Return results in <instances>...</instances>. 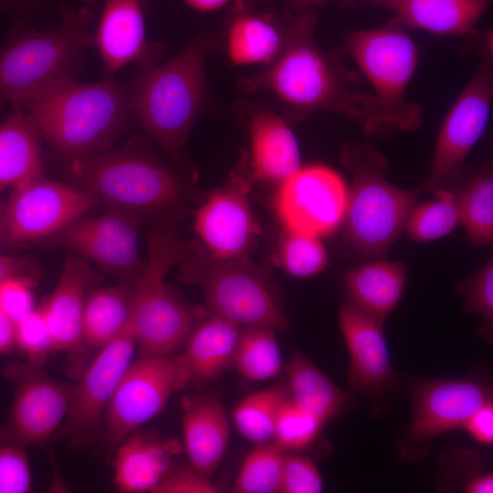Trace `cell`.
Instances as JSON below:
<instances>
[{
    "instance_id": "42",
    "label": "cell",
    "mask_w": 493,
    "mask_h": 493,
    "mask_svg": "<svg viewBox=\"0 0 493 493\" xmlns=\"http://www.w3.org/2000/svg\"><path fill=\"white\" fill-rule=\"evenodd\" d=\"M322 476L312 459L300 455L285 456L279 493H320Z\"/></svg>"
},
{
    "instance_id": "7",
    "label": "cell",
    "mask_w": 493,
    "mask_h": 493,
    "mask_svg": "<svg viewBox=\"0 0 493 493\" xmlns=\"http://www.w3.org/2000/svg\"><path fill=\"white\" fill-rule=\"evenodd\" d=\"M148 257L135 282L129 327L140 356H169L194 328L191 312L167 289L169 270L187 255L189 245L163 227L147 238Z\"/></svg>"
},
{
    "instance_id": "12",
    "label": "cell",
    "mask_w": 493,
    "mask_h": 493,
    "mask_svg": "<svg viewBox=\"0 0 493 493\" xmlns=\"http://www.w3.org/2000/svg\"><path fill=\"white\" fill-rule=\"evenodd\" d=\"M38 243L66 248L121 281H136L145 263L139 252L134 215L112 207L97 216H81Z\"/></svg>"
},
{
    "instance_id": "19",
    "label": "cell",
    "mask_w": 493,
    "mask_h": 493,
    "mask_svg": "<svg viewBox=\"0 0 493 493\" xmlns=\"http://www.w3.org/2000/svg\"><path fill=\"white\" fill-rule=\"evenodd\" d=\"M338 323L345 341L352 390L374 401L395 389L398 379L383 333V323L350 302L339 309Z\"/></svg>"
},
{
    "instance_id": "43",
    "label": "cell",
    "mask_w": 493,
    "mask_h": 493,
    "mask_svg": "<svg viewBox=\"0 0 493 493\" xmlns=\"http://www.w3.org/2000/svg\"><path fill=\"white\" fill-rule=\"evenodd\" d=\"M34 285L32 276L11 277L0 283V309L15 323L36 309Z\"/></svg>"
},
{
    "instance_id": "21",
    "label": "cell",
    "mask_w": 493,
    "mask_h": 493,
    "mask_svg": "<svg viewBox=\"0 0 493 493\" xmlns=\"http://www.w3.org/2000/svg\"><path fill=\"white\" fill-rule=\"evenodd\" d=\"M184 447L191 467L211 478L228 446L230 422L216 394L194 393L182 399Z\"/></svg>"
},
{
    "instance_id": "24",
    "label": "cell",
    "mask_w": 493,
    "mask_h": 493,
    "mask_svg": "<svg viewBox=\"0 0 493 493\" xmlns=\"http://www.w3.org/2000/svg\"><path fill=\"white\" fill-rule=\"evenodd\" d=\"M94 36L108 75L131 62L148 64L144 16L138 0H104Z\"/></svg>"
},
{
    "instance_id": "22",
    "label": "cell",
    "mask_w": 493,
    "mask_h": 493,
    "mask_svg": "<svg viewBox=\"0 0 493 493\" xmlns=\"http://www.w3.org/2000/svg\"><path fill=\"white\" fill-rule=\"evenodd\" d=\"M92 278L87 260L77 255L66 257L53 293L41 306L54 351L77 354L83 348V310Z\"/></svg>"
},
{
    "instance_id": "37",
    "label": "cell",
    "mask_w": 493,
    "mask_h": 493,
    "mask_svg": "<svg viewBox=\"0 0 493 493\" xmlns=\"http://www.w3.org/2000/svg\"><path fill=\"white\" fill-rule=\"evenodd\" d=\"M320 239L316 236L283 229L278 241V256L288 275L309 278L326 267L328 255Z\"/></svg>"
},
{
    "instance_id": "34",
    "label": "cell",
    "mask_w": 493,
    "mask_h": 493,
    "mask_svg": "<svg viewBox=\"0 0 493 493\" xmlns=\"http://www.w3.org/2000/svg\"><path fill=\"white\" fill-rule=\"evenodd\" d=\"M288 398V388L278 385L246 396L232 414L236 430L256 445L271 442L278 413Z\"/></svg>"
},
{
    "instance_id": "46",
    "label": "cell",
    "mask_w": 493,
    "mask_h": 493,
    "mask_svg": "<svg viewBox=\"0 0 493 493\" xmlns=\"http://www.w3.org/2000/svg\"><path fill=\"white\" fill-rule=\"evenodd\" d=\"M16 276H34V267L30 260L24 257L0 254V283Z\"/></svg>"
},
{
    "instance_id": "29",
    "label": "cell",
    "mask_w": 493,
    "mask_h": 493,
    "mask_svg": "<svg viewBox=\"0 0 493 493\" xmlns=\"http://www.w3.org/2000/svg\"><path fill=\"white\" fill-rule=\"evenodd\" d=\"M135 282L121 281L87 294L82 318L83 345L101 348L129 326Z\"/></svg>"
},
{
    "instance_id": "33",
    "label": "cell",
    "mask_w": 493,
    "mask_h": 493,
    "mask_svg": "<svg viewBox=\"0 0 493 493\" xmlns=\"http://www.w3.org/2000/svg\"><path fill=\"white\" fill-rule=\"evenodd\" d=\"M274 331L263 326L241 328L234 366L246 380L266 382L280 373L282 356Z\"/></svg>"
},
{
    "instance_id": "27",
    "label": "cell",
    "mask_w": 493,
    "mask_h": 493,
    "mask_svg": "<svg viewBox=\"0 0 493 493\" xmlns=\"http://www.w3.org/2000/svg\"><path fill=\"white\" fill-rule=\"evenodd\" d=\"M406 282L402 262L377 258L349 270L343 289L348 302L384 323L400 302Z\"/></svg>"
},
{
    "instance_id": "31",
    "label": "cell",
    "mask_w": 493,
    "mask_h": 493,
    "mask_svg": "<svg viewBox=\"0 0 493 493\" xmlns=\"http://www.w3.org/2000/svg\"><path fill=\"white\" fill-rule=\"evenodd\" d=\"M283 41L284 29L267 18L243 13L229 25L226 52L235 65L270 64L278 56Z\"/></svg>"
},
{
    "instance_id": "16",
    "label": "cell",
    "mask_w": 493,
    "mask_h": 493,
    "mask_svg": "<svg viewBox=\"0 0 493 493\" xmlns=\"http://www.w3.org/2000/svg\"><path fill=\"white\" fill-rule=\"evenodd\" d=\"M251 179V174L238 169L195 214L196 233L204 248L215 257H247L260 232L250 206Z\"/></svg>"
},
{
    "instance_id": "28",
    "label": "cell",
    "mask_w": 493,
    "mask_h": 493,
    "mask_svg": "<svg viewBox=\"0 0 493 493\" xmlns=\"http://www.w3.org/2000/svg\"><path fill=\"white\" fill-rule=\"evenodd\" d=\"M40 139L21 110L0 123V192L43 175Z\"/></svg>"
},
{
    "instance_id": "32",
    "label": "cell",
    "mask_w": 493,
    "mask_h": 493,
    "mask_svg": "<svg viewBox=\"0 0 493 493\" xmlns=\"http://www.w3.org/2000/svg\"><path fill=\"white\" fill-rule=\"evenodd\" d=\"M461 226L476 246L493 242V170L489 162L457 189Z\"/></svg>"
},
{
    "instance_id": "35",
    "label": "cell",
    "mask_w": 493,
    "mask_h": 493,
    "mask_svg": "<svg viewBox=\"0 0 493 493\" xmlns=\"http://www.w3.org/2000/svg\"><path fill=\"white\" fill-rule=\"evenodd\" d=\"M433 199L415 205L404 225L407 236L419 243L440 239L461 225L457 189H440Z\"/></svg>"
},
{
    "instance_id": "26",
    "label": "cell",
    "mask_w": 493,
    "mask_h": 493,
    "mask_svg": "<svg viewBox=\"0 0 493 493\" xmlns=\"http://www.w3.org/2000/svg\"><path fill=\"white\" fill-rule=\"evenodd\" d=\"M493 0H382L406 27L444 37L469 36Z\"/></svg>"
},
{
    "instance_id": "20",
    "label": "cell",
    "mask_w": 493,
    "mask_h": 493,
    "mask_svg": "<svg viewBox=\"0 0 493 493\" xmlns=\"http://www.w3.org/2000/svg\"><path fill=\"white\" fill-rule=\"evenodd\" d=\"M241 328L210 314L206 320L193 329L184 341V351L172 358L177 391L209 383L234 365Z\"/></svg>"
},
{
    "instance_id": "40",
    "label": "cell",
    "mask_w": 493,
    "mask_h": 493,
    "mask_svg": "<svg viewBox=\"0 0 493 493\" xmlns=\"http://www.w3.org/2000/svg\"><path fill=\"white\" fill-rule=\"evenodd\" d=\"M25 446L0 427V493H26L32 477Z\"/></svg>"
},
{
    "instance_id": "14",
    "label": "cell",
    "mask_w": 493,
    "mask_h": 493,
    "mask_svg": "<svg viewBox=\"0 0 493 493\" xmlns=\"http://www.w3.org/2000/svg\"><path fill=\"white\" fill-rule=\"evenodd\" d=\"M99 202L80 186L44 175L16 186L5 203V242L17 245L47 237L81 217Z\"/></svg>"
},
{
    "instance_id": "18",
    "label": "cell",
    "mask_w": 493,
    "mask_h": 493,
    "mask_svg": "<svg viewBox=\"0 0 493 493\" xmlns=\"http://www.w3.org/2000/svg\"><path fill=\"white\" fill-rule=\"evenodd\" d=\"M135 349L129 326L100 348L73 388L65 425L68 435L84 441L96 431L119 382L133 361Z\"/></svg>"
},
{
    "instance_id": "3",
    "label": "cell",
    "mask_w": 493,
    "mask_h": 493,
    "mask_svg": "<svg viewBox=\"0 0 493 493\" xmlns=\"http://www.w3.org/2000/svg\"><path fill=\"white\" fill-rule=\"evenodd\" d=\"M341 162L351 175L342 223L346 241L363 258H382L404 231L421 193L392 184L385 157L368 143H346Z\"/></svg>"
},
{
    "instance_id": "2",
    "label": "cell",
    "mask_w": 493,
    "mask_h": 493,
    "mask_svg": "<svg viewBox=\"0 0 493 493\" xmlns=\"http://www.w3.org/2000/svg\"><path fill=\"white\" fill-rule=\"evenodd\" d=\"M129 104L117 83H86L66 75L15 110H23L40 138L69 158L110 149Z\"/></svg>"
},
{
    "instance_id": "49",
    "label": "cell",
    "mask_w": 493,
    "mask_h": 493,
    "mask_svg": "<svg viewBox=\"0 0 493 493\" xmlns=\"http://www.w3.org/2000/svg\"><path fill=\"white\" fill-rule=\"evenodd\" d=\"M185 5L198 12H213L222 8L229 0H184Z\"/></svg>"
},
{
    "instance_id": "52",
    "label": "cell",
    "mask_w": 493,
    "mask_h": 493,
    "mask_svg": "<svg viewBox=\"0 0 493 493\" xmlns=\"http://www.w3.org/2000/svg\"><path fill=\"white\" fill-rule=\"evenodd\" d=\"M380 1L382 0H342V4L351 7V6H357L362 4L376 5Z\"/></svg>"
},
{
    "instance_id": "9",
    "label": "cell",
    "mask_w": 493,
    "mask_h": 493,
    "mask_svg": "<svg viewBox=\"0 0 493 493\" xmlns=\"http://www.w3.org/2000/svg\"><path fill=\"white\" fill-rule=\"evenodd\" d=\"M470 36L477 51V65L441 125L427 175L417 187L421 194L460 187L464 163L489 122L493 100L492 32L475 30Z\"/></svg>"
},
{
    "instance_id": "39",
    "label": "cell",
    "mask_w": 493,
    "mask_h": 493,
    "mask_svg": "<svg viewBox=\"0 0 493 493\" xmlns=\"http://www.w3.org/2000/svg\"><path fill=\"white\" fill-rule=\"evenodd\" d=\"M464 297V309L481 318L480 335L492 342L493 336V259L492 257L474 274L457 285Z\"/></svg>"
},
{
    "instance_id": "10",
    "label": "cell",
    "mask_w": 493,
    "mask_h": 493,
    "mask_svg": "<svg viewBox=\"0 0 493 493\" xmlns=\"http://www.w3.org/2000/svg\"><path fill=\"white\" fill-rule=\"evenodd\" d=\"M202 49L191 46L150 69L130 100L148 133L168 152L184 144L201 106L205 89Z\"/></svg>"
},
{
    "instance_id": "4",
    "label": "cell",
    "mask_w": 493,
    "mask_h": 493,
    "mask_svg": "<svg viewBox=\"0 0 493 493\" xmlns=\"http://www.w3.org/2000/svg\"><path fill=\"white\" fill-rule=\"evenodd\" d=\"M345 51L368 80L377 104L376 131H412L424 121L422 107L407 100L419 49L395 16L385 25L343 35Z\"/></svg>"
},
{
    "instance_id": "51",
    "label": "cell",
    "mask_w": 493,
    "mask_h": 493,
    "mask_svg": "<svg viewBox=\"0 0 493 493\" xmlns=\"http://www.w3.org/2000/svg\"><path fill=\"white\" fill-rule=\"evenodd\" d=\"M327 0H294L296 5L299 6L301 9L309 10L310 6H317L320 5H322Z\"/></svg>"
},
{
    "instance_id": "48",
    "label": "cell",
    "mask_w": 493,
    "mask_h": 493,
    "mask_svg": "<svg viewBox=\"0 0 493 493\" xmlns=\"http://www.w3.org/2000/svg\"><path fill=\"white\" fill-rule=\"evenodd\" d=\"M466 493H492L493 475L487 473L470 478L464 487Z\"/></svg>"
},
{
    "instance_id": "5",
    "label": "cell",
    "mask_w": 493,
    "mask_h": 493,
    "mask_svg": "<svg viewBox=\"0 0 493 493\" xmlns=\"http://www.w3.org/2000/svg\"><path fill=\"white\" fill-rule=\"evenodd\" d=\"M61 24L44 31L22 30L0 50V108H17L58 79L68 75L84 50L95 47L87 8L60 11Z\"/></svg>"
},
{
    "instance_id": "47",
    "label": "cell",
    "mask_w": 493,
    "mask_h": 493,
    "mask_svg": "<svg viewBox=\"0 0 493 493\" xmlns=\"http://www.w3.org/2000/svg\"><path fill=\"white\" fill-rule=\"evenodd\" d=\"M16 345V323L0 309V355Z\"/></svg>"
},
{
    "instance_id": "8",
    "label": "cell",
    "mask_w": 493,
    "mask_h": 493,
    "mask_svg": "<svg viewBox=\"0 0 493 493\" xmlns=\"http://www.w3.org/2000/svg\"><path fill=\"white\" fill-rule=\"evenodd\" d=\"M79 186L110 207L131 214L165 209L181 195V184L165 165L127 150H105L68 158Z\"/></svg>"
},
{
    "instance_id": "30",
    "label": "cell",
    "mask_w": 493,
    "mask_h": 493,
    "mask_svg": "<svg viewBox=\"0 0 493 493\" xmlns=\"http://www.w3.org/2000/svg\"><path fill=\"white\" fill-rule=\"evenodd\" d=\"M290 400L324 424L351 401L350 393L335 385L300 351H295L287 366Z\"/></svg>"
},
{
    "instance_id": "44",
    "label": "cell",
    "mask_w": 493,
    "mask_h": 493,
    "mask_svg": "<svg viewBox=\"0 0 493 493\" xmlns=\"http://www.w3.org/2000/svg\"><path fill=\"white\" fill-rule=\"evenodd\" d=\"M221 488L194 468L171 471L152 493H219Z\"/></svg>"
},
{
    "instance_id": "23",
    "label": "cell",
    "mask_w": 493,
    "mask_h": 493,
    "mask_svg": "<svg viewBox=\"0 0 493 493\" xmlns=\"http://www.w3.org/2000/svg\"><path fill=\"white\" fill-rule=\"evenodd\" d=\"M114 484L121 492L152 493L172 471L173 460L182 446L172 438L154 433L134 432L115 448Z\"/></svg>"
},
{
    "instance_id": "41",
    "label": "cell",
    "mask_w": 493,
    "mask_h": 493,
    "mask_svg": "<svg viewBox=\"0 0 493 493\" xmlns=\"http://www.w3.org/2000/svg\"><path fill=\"white\" fill-rule=\"evenodd\" d=\"M16 345L23 351L27 363L41 367L49 352L54 351L51 334L42 308L32 312L16 323Z\"/></svg>"
},
{
    "instance_id": "17",
    "label": "cell",
    "mask_w": 493,
    "mask_h": 493,
    "mask_svg": "<svg viewBox=\"0 0 493 493\" xmlns=\"http://www.w3.org/2000/svg\"><path fill=\"white\" fill-rule=\"evenodd\" d=\"M7 372L16 393L6 430L25 446L45 443L67 418L74 386L28 363L11 364Z\"/></svg>"
},
{
    "instance_id": "45",
    "label": "cell",
    "mask_w": 493,
    "mask_h": 493,
    "mask_svg": "<svg viewBox=\"0 0 493 493\" xmlns=\"http://www.w3.org/2000/svg\"><path fill=\"white\" fill-rule=\"evenodd\" d=\"M462 429L483 446L493 444V402L489 400L478 407L465 422Z\"/></svg>"
},
{
    "instance_id": "6",
    "label": "cell",
    "mask_w": 493,
    "mask_h": 493,
    "mask_svg": "<svg viewBox=\"0 0 493 493\" xmlns=\"http://www.w3.org/2000/svg\"><path fill=\"white\" fill-rule=\"evenodd\" d=\"M179 265L184 280L201 286L210 314L240 327L287 329L288 320L275 285L247 257L221 259L189 245Z\"/></svg>"
},
{
    "instance_id": "15",
    "label": "cell",
    "mask_w": 493,
    "mask_h": 493,
    "mask_svg": "<svg viewBox=\"0 0 493 493\" xmlns=\"http://www.w3.org/2000/svg\"><path fill=\"white\" fill-rule=\"evenodd\" d=\"M177 391L176 372L169 356H141L132 361L119 382L104 412L109 447L159 414Z\"/></svg>"
},
{
    "instance_id": "1",
    "label": "cell",
    "mask_w": 493,
    "mask_h": 493,
    "mask_svg": "<svg viewBox=\"0 0 493 493\" xmlns=\"http://www.w3.org/2000/svg\"><path fill=\"white\" fill-rule=\"evenodd\" d=\"M317 19L312 9L288 16L278 56L264 71L242 79L240 89L273 92L296 117L330 111L375 133L378 110L372 91L346 65L345 50L320 47L315 37Z\"/></svg>"
},
{
    "instance_id": "25",
    "label": "cell",
    "mask_w": 493,
    "mask_h": 493,
    "mask_svg": "<svg viewBox=\"0 0 493 493\" xmlns=\"http://www.w3.org/2000/svg\"><path fill=\"white\" fill-rule=\"evenodd\" d=\"M251 175L280 183L300 166L298 140L288 123L267 109H257L250 117Z\"/></svg>"
},
{
    "instance_id": "11",
    "label": "cell",
    "mask_w": 493,
    "mask_h": 493,
    "mask_svg": "<svg viewBox=\"0 0 493 493\" xmlns=\"http://www.w3.org/2000/svg\"><path fill=\"white\" fill-rule=\"evenodd\" d=\"M492 400V388L475 379L422 380L410 390L411 414L396 438L403 460L416 462L425 456L434 437L463 427L467 418Z\"/></svg>"
},
{
    "instance_id": "38",
    "label": "cell",
    "mask_w": 493,
    "mask_h": 493,
    "mask_svg": "<svg viewBox=\"0 0 493 493\" xmlns=\"http://www.w3.org/2000/svg\"><path fill=\"white\" fill-rule=\"evenodd\" d=\"M324 425L288 398L278 413L271 443L284 453L301 451L316 440Z\"/></svg>"
},
{
    "instance_id": "50",
    "label": "cell",
    "mask_w": 493,
    "mask_h": 493,
    "mask_svg": "<svg viewBox=\"0 0 493 493\" xmlns=\"http://www.w3.org/2000/svg\"><path fill=\"white\" fill-rule=\"evenodd\" d=\"M6 205L0 200V243L5 242Z\"/></svg>"
},
{
    "instance_id": "13",
    "label": "cell",
    "mask_w": 493,
    "mask_h": 493,
    "mask_svg": "<svg viewBox=\"0 0 493 493\" xmlns=\"http://www.w3.org/2000/svg\"><path fill=\"white\" fill-rule=\"evenodd\" d=\"M348 203V186L332 168L300 166L278 184L274 198L277 216L284 228L328 236L342 226Z\"/></svg>"
},
{
    "instance_id": "36",
    "label": "cell",
    "mask_w": 493,
    "mask_h": 493,
    "mask_svg": "<svg viewBox=\"0 0 493 493\" xmlns=\"http://www.w3.org/2000/svg\"><path fill=\"white\" fill-rule=\"evenodd\" d=\"M286 454L271 442L257 445L245 457L230 491L279 493Z\"/></svg>"
}]
</instances>
